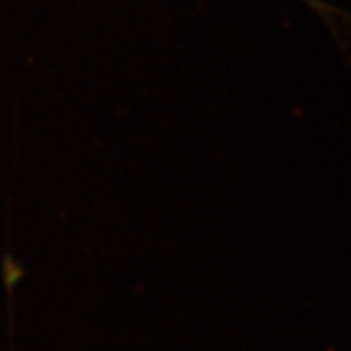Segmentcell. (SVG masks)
Masks as SVG:
<instances>
[{"label": "cell", "mask_w": 351, "mask_h": 351, "mask_svg": "<svg viewBox=\"0 0 351 351\" xmlns=\"http://www.w3.org/2000/svg\"><path fill=\"white\" fill-rule=\"evenodd\" d=\"M306 2H308V4H311L313 8H316L318 12H322V16H324V18H326V16L330 18V12L334 14V8L326 6L324 2H318V0H306Z\"/></svg>", "instance_id": "obj_1"}]
</instances>
